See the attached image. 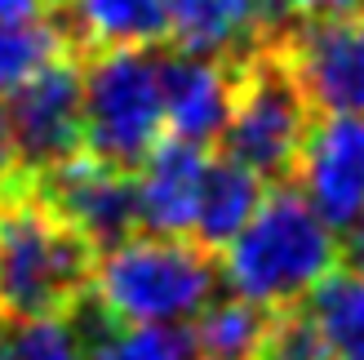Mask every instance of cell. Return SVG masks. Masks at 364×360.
<instances>
[{
  "mask_svg": "<svg viewBox=\"0 0 364 360\" xmlns=\"http://www.w3.org/2000/svg\"><path fill=\"white\" fill-rule=\"evenodd\" d=\"M267 183L253 169H245L231 156H209L205 165V183H200V205H196V223H191V240H200L205 249H223L235 231H240L253 209L262 205Z\"/></svg>",
  "mask_w": 364,
  "mask_h": 360,
  "instance_id": "obj_12",
  "label": "cell"
},
{
  "mask_svg": "<svg viewBox=\"0 0 364 360\" xmlns=\"http://www.w3.org/2000/svg\"><path fill=\"white\" fill-rule=\"evenodd\" d=\"M0 343H5L9 360H85L67 312L31 316V320H0Z\"/></svg>",
  "mask_w": 364,
  "mask_h": 360,
  "instance_id": "obj_18",
  "label": "cell"
},
{
  "mask_svg": "<svg viewBox=\"0 0 364 360\" xmlns=\"http://www.w3.org/2000/svg\"><path fill=\"white\" fill-rule=\"evenodd\" d=\"M258 360H338V347L324 338V329L311 320L302 302H289V307L271 312Z\"/></svg>",
  "mask_w": 364,
  "mask_h": 360,
  "instance_id": "obj_19",
  "label": "cell"
},
{
  "mask_svg": "<svg viewBox=\"0 0 364 360\" xmlns=\"http://www.w3.org/2000/svg\"><path fill=\"white\" fill-rule=\"evenodd\" d=\"M58 18L76 58H94L102 49L169 45V5L165 0H63Z\"/></svg>",
  "mask_w": 364,
  "mask_h": 360,
  "instance_id": "obj_11",
  "label": "cell"
},
{
  "mask_svg": "<svg viewBox=\"0 0 364 360\" xmlns=\"http://www.w3.org/2000/svg\"><path fill=\"white\" fill-rule=\"evenodd\" d=\"M23 174L18 165V152H14V138H9V120H5V107H0V187L9 183V178Z\"/></svg>",
  "mask_w": 364,
  "mask_h": 360,
  "instance_id": "obj_22",
  "label": "cell"
},
{
  "mask_svg": "<svg viewBox=\"0 0 364 360\" xmlns=\"http://www.w3.org/2000/svg\"><path fill=\"white\" fill-rule=\"evenodd\" d=\"M338 267H342V272L364 276V213L355 223L342 227V236H338Z\"/></svg>",
  "mask_w": 364,
  "mask_h": 360,
  "instance_id": "obj_21",
  "label": "cell"
},
{
  "mask_svg": "<svg viewBox=\"0 0 364 360\" xmlns=\"http://www.w3.org/2000/svg\"><path fill=\"white\" fill-rule=\"evenodd\" d=\"M218 254L191 236H134L98 254L94 290L129 325H169L200 316L218 298Z\"/></svg>",
  "mask_w": 364,
  "mask_h": 360,
  "instance_id": "obj_4",
  "label": "cell"
},
{
  "mask_svg": "<svg viewBox=\"0 0 364 360\" xmlns=\"http://www.w3.org/2000/svg\"><path fill=\"white\" fill-rule=\"evenodd\" d=\"M169 5V45L187 53L245 58L258 45L249 23V0H165Z\"/></svg>",
  "mask_w": 364,
  "mask_h": 360,
  "instance_id": "obj_13",
  "label": "cell"
},
{
  "mask_svg": "<svg viewBox=\"0 0 364 360\" xmlns=\"http://www.w3.org/2000/svg\"><path fill=\"white\" fill-rule=\"evenodd\" d=\"M18 165L41 174L85 152V58L63 53L23 80L5 102Z\"/></svg>",
  "mask_w": 364,
  "mask_h": 360,
  "instance_id": "obj_6",
  "label": "cell"
},
{
  "mask_svg": "<svg viewBox=\"0 0 364 360\" xmlns=\"http://www.w3.org/2000/svg\"><path fill=\"white\" fill-rule=\"evenodd\" d=\"M298 187L333 231L355 223L364 213V116L360 112H329L316 116L302 142Z\"/></svg>",
  "mask_w": 364,
  "mask_h": 360,
  "instance_id": "obj_8",
  "label": "cell"
},
{
  "mask_svg": "<svg viewBox=\"0 0 364 360\" xmlns=\"http://www.w3.org/2000/svg\"><path fill=\"white\" fill-rule=\"evenodd\" d=\"M267 325H271V307L245 294H231V298H213L196 316L191 329H196L200 360H258Z\"/></svg>",
  "mask_w": 364,
  "mask_h": 360,
  "instance_id": "obj_14",
  "label": "cell"
},
{
  "mask_svg": "<svg viewBox=\"0 0 364 360\" xmlns=\"http://www.w3.org/2000/svg\"><path fill=\"white\" fill-rule=\"evenodd\" d=\"M223 280L262 307L302 302L306 290L338 267V236L311 209L298 183H280L262 196L253 218L218 249Z\"/></svg>",
  "mask_w": 364,
  "mask_h": 360,
  "instance_id": "obj_2",
  "label": "cell"
},
{
  "mask_svg": "<svg viewBox=\"0 0 364 360\" xmlns=\"http://www.w3.org/2000/svg\"><path fill=\"white\" fill-rule=\"evenodd\" d=\"M94 267L98 249L41 201L27 169L0 187V320L63 316Z\"/></svg>",
  "mask_w": 364,
  "mask_h": 360,
  "instance_id": "obj_1",
  "label": "cell"
},
{
  "mask_svg": "<svg viewBox=\"0 0 364 360\" xmlns=\"http://www.w3.org/2000/svg\"><path fill=\"white\" fill-rule=\"evenodd\" d=\"M31 178H36L41 201L67 227H76L98 254L138 236V178L134 174L98 165V160H89L80 152Z\"/></svg>",
  "mask_w": 364,
  "mask_h": 360,
  "instance_id": "obj_7",
  "label": "cell"
},
{
  "mask_svg": "<svg viewBox=\"0 0 364 360\" xmlns=\"http://www.w3.org/2000/svg\"><path fill=\"white\" fill-rule=\"evenodd\" d=\"M63 53H71V45L53 14L0 18V94H14L23 80H31Z\"/></svg>",
  "mask_w": 364,
  "mask_h": 360,
  "instance_id": "obj_15",
  "label": "cell"
},
{
  "mask_svg": "<svg viewBox=\"0 0 364 360\" xmlns=\"http://www.w3.org/2000/svg\"><path fill=\"white\" fill-rule=\"evenodd\" d=\"M209 147L169 138L142 160L138 178V227L147 236H191Z\"/></svg>",
  "mask_w": 364,
  "mask_h": 360,
  "instance_id": "obj_10",
  "label": "cell"
},
{
  "mask_svg": "<svg viewBox=\"0 0 364 360\" xmlns=\"http://www.w3.org/2000/svg\"><path fill=\"white\" fill-rule=\"evenodd\" d=\"M240 85V58L218 53H187L165 49L160 53V89H165V125L173 138L196 147H218Z\"/></svg>",
  "mask_w": 364,
  "mask_h": 360,
  "instance_id": "obj_9",
  "label": "cell"
},
{
  "mask_svg": "<svg viewBox=\"0 0 364 360\" xmlns=\"http://www.w3.org/2000/svg\"><path fill=\"white\" fill-rule=\"evenodd\" d=\"M338 360H364V338H360V343H347V347H338Z\"/></svg>",
  "mask_w": 364,
  "mask_h": 360,
  "instance_id": "obj_24",
  "label": "cell"
},
{
  "mask_svg": "<svg viewBox=\"0 0 364 360\" xmlns=\"http://www.w3.org/2000/svg\"><path fill=\"white\" fill-rule=\"evenodd\" d=\"M85 360H200L196 347V329L178 325H129L112 329L98 347H89Z\"/></svg>",
  "mask_w": 364,
  "mask_h": 360,
  "instance_id": "obj_17",
  "label": "cell"
},
{
  "mask_svg": "<svg viewBox=\"0 0 364 360\" xmlns=\"http://www.w3.org/2000/svg\"><path fill=\"white\" fill-rule=\"evenodd\" d=\"M63 0H0V18H36V14H49Z\"/></svg>",
  "mask_w": 364,
  "mask_h": 360,
  "instance_id": "obj_23",
  "label": "cell"
},
{
  "mask_svg": "<svg viewBox=\"0 0 364 360\" xmlns=\"http://www.w3.org/2000/svg\"><path fill=\"white\" fill-rule=\"evenodd\" d=\"M294 23L306 27V23H333V18H351L364 9V0H284Z\"/></svg>",
  "mask_w": 364,
  "mask_h": 360,
  "instance_id": "obj_20",
  "label": "cell"
},
{
  "mask_svg": "<svg viewBox=\"0 0 364 360\" xmlns=\"http://www.w3.org/2000/svg\"><path fill=\"white\" fill-rule=\"evenodd\" d=\"M302 307L311 312V320L324 329L333 347H347L364 338V276L342 272L333 267L329 276H320L311 290H306Z\"/></svg>",
  "mask_w": 364,
  "mask_h": 360,
  "instance_id": "obj_16",
  "label": "cell"
},
{
  "mask_svg": "<svg viewBox=\"0 0 364 360\" xmlns=\"http://www.w3.org/2000/svg\"><path fill=\"white\" fill-rule=\"evenodd\" d=\"M160 45L102 49L85 58V156L138 174L165 142V89Z\"/></svg>",
  "mask_w": 364,
  "mask_h": 360,
  "instance_id": "obj_5",
  "label": "cell"
},
{
  "mask_svg": "<svg viewBox=\"0 0 364 360\" xmlns=\"http://www.w3.org/2000/svg\"><path fill=\"white\" fill-rule=\"evenodd\" d=\"M316 102L294 71L284 41L253 45L240 58V85H235V107L218 152L253 169L267 187L298 183L302 142L316 125Z\"/></svg>",
  "mask_w": 364,
  "mask_h": 360,
  "instance_id": "obj_3",
  "label": "cell"
}]
</instances>
